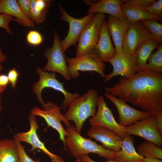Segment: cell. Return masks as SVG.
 <instances>
[{
	"label": "cell",
	"instance_id": "cell-27",
	"mask_svg": "<svg viewBox=\"0 0 162 162\" xmlns=\"http://www.w3.org/2000/svg\"><path fill=\"white\" fill-rule=\"evenodd\" d=\"M143 25L150 31L152 38L159 44L162 42V25L158 21L148 19L141 21Z\"/></svg>",
	"mask_w": 162,
	"mask_h": 162
},
{
	"label": "cell",
	"instance_id": "cell-31",
	"mask_svg": "<svg viewBox=\"0 0 162 162\" xmlns=\"http://www.w3.org/2000/svg\"><path fill=\"white\" fill-rule=\"evenodd\" d=\"M156 1V0H126L125 3L136 8L146 10Z\"/></svg>",
	"mask_w": 162,
	"mask_h": 162
},
{
	"label": "cell",
	"instance_id": "cell-45",
	"mask_svg": "<svg viewBox=\"0 0 162 162\" xmlns=\"http://www.w3.org/2000/svg\"><path fill=\"white\" fill-rule=\"evenodd\" d=\"M3 68V66L1 65V64H0V74H1L0 72L2 71Z\"/></svg>",
	"mask_w": 162,
	"mask_h": 162
},
{
	"label": "cell",
	"instance_id": "cell-29",
	"mask_svg": "<svg viewBox=\"0 0 162 162\" xmlns=\"http://www.w3.org/2000/svg\"><path fill=\"white\" fill-rule=\"evenodd\" d=\"M146 10L151 15L158 19H162V0H156Z\"/></svg>",
	"mask_w": 162,
	"mask_h": 162
},
{
	"label": "cell",
	"instance_id": "cell-22",
	"mask_svg": "<svg viewBox=\"0 0 162 162\" xmlns=\"http://www.w3.org/2000/svg\"><path fill=\"white\" fill-rule=\"evenodd\" d=\"M159 44L152 38L145 41L137 48L134 54L137 65L140 70H145L148 57L152 51L158 48Z\"/></svg>",
	"mask_w": 162,
	"mask_h": 162
},
{
	"label": "cell",
	"instance_id": "cell-21",
	"mask_svg": "<svg viewBox=\"0 0 162 162\" xmlns=\"http://www.w3.org/2000/svg\"><path fill=\"white\" fill-rule=\"evenodd\" d=\"M134 142V139L131 135L123 139L121 149L115 152V160L118 162H144L143 157L135 150Z\"/></svg>",
	"mask_w": 162,
	"mask_h": 162
},
{
	"label": "cell",
	"instance_id": "cell-16",
	"mask_svg": "<svg viewBox=\"0 0 162 162\" xmlns=\"http://www.w3.org/2000/svg\"><path fill=\"white\" fill-rule=\"evenodd\" d=\"M92 52L104 63L112 58L116 55L105 19L102 22L98 40Z\"/></svg>",
	"mask_w": 162,
	"mask_h": 162
},
{
	"label": "cell",
	"instance_id": "cell-40",
	"mask_svg": "<svg viewBox=\"0 0 162 162\" xmlns=\"http://www.w3.org/2000/svg\"><path fill=\"white\" fill-rule=\"evenodd\" d=\"M6 60V56L3 53L0 46V64L5 62Z\"/></svg>",
	"mask_w": 162,
	"mask_h": 162
},
{
	"label": "cell",
	"instance_id": "cell-7",
	"mask_svg": "<svg viewBox=\"0 0 162 162\" xmlns=\"http://www.w3.org/2000/svg\"><path fill=\"white\" fill-rule=\"evenodd\" d=\"M60 38L56 31H54L52 46L45 50L44 57L47 59V62L43 70L49 72L52 71L61 74L67 80L72 78L69 74L64 53L62 50Z\"/></svg>",
	"mask_w": 162,
	"mask_h": 162
},
{
	"label": "cell",
	"instance_id": "cell-15",
	"mask_svg": "<svg viewBox=\"0 0 162 162\" xmlns=\"http://www.w3.org/2000/svg\"><path fill=\"white\" fill-rule=\"evenodd\" d=\"M87 135L102 144L104 148L114 152L121 148L123 139L114 131L100 126H92Z\"/></svg>",
	"mask_w": 162,
	"mask_h": 162
},
{
	"label": "cell",
	"instance_id": "cell-30",
	"mask_svg": "<svg viewBox=\"0 0 162 162\" xmlns=\"http://www.w3.org/2000/svg\"><path fill=\"white\" fill-rule=\"evenodd\" d=\"M26 39L28 44L34 46L40 45L43 40L41 34L35 30L30 31L27 34Z\"/></svg>",
	"mask_w": 162,
	"mask_h": 162
},
{
	"label": "cell",
	"instance_id": "cell-3",
	"mask_svg": "<svg viewBox=\"0 0 162 162\" xmlns=\"http://www.w3.org/2000/svg\"><path fill=\"white\" fill-rule=\"evenodd\" d=\"M99 97L96 90L90 89L71 103L68 107V111L63 115L67 121L74 122L75 130L79 134L85 121L95 115Z\"/></svg>",
	"mask_w": 162,
	"mask_h": 162
},
{
	"label": "cell",
	"instance_id": "cell-24",
	"mask_svg": "<svg viewBox=\"0 0 162 162\" xmlns=\"http://www.w3.org/2000/svg\"><path fill=\"white\" fill-rule=\"evenodd\" d=\"M121 9L125 17L131 22L143 20L152 19L159 20L150 14L146 10L134 8L125 2L122 5Z\"/></svg>",
	"mask_w": 162,
	"mask_h": 162
},
{
	"label": "cell",
	"instance_id": "cell-19",
	"mask_svg": "<svg viewBox=\"0 0 162 162\" xmlns=\"http://www.w3.org/2000/svg\"><path fill=\"white\" fill-rule=\"evenodd\" d=\"M0 14H7L13 16V20L25 27L35 26L34 23L22 11L16 0H0Z\"/></svg>",
	"mask_w": 162,
	"mask_h": 162
},
{
	"label": "cell",
	"instance_id": "cell-2",
	"mask_svg": "<svg viewBox=\"0 0 162 162\" xmlns=\"http://www.w3.org/2000/svg\"><path fill=\"white\" fill-rule=\"evenodd\" d=\"M66 130L68 135L65 138V148L75 158L77 159L81 155L94 153L107 160H115V152L104 148L90 139L83 137L76 130L74 125L67 126Z\"/></svg>",
	"mask_w": 162,
	"mask_h": 162
},
{
	"label": "cell",
	"instance_id": "cell-6",
	"mask_svg": "<svg viewBox=\"0 0 162 162\" xmlns=\"http://www.w3.org/2000/svg\"><path fill=\"white\" fill-rule=\"evenodd\" d=\"M58 5L61 13L60 20L67 22L69 26L67 35L63 40H61L60 42L62 50L64 53L70 46H76L82 32L96 13H88L82 18H76L69 15L59 2L58 3Z\"/></svg>",
	"mask_w": 162,
	"mask_h": 162
},
{
	"label": "cell",
	"instance_id": "cell-9",
	"mask_svg": "<svg viewBox=\"0 0 162 162\" xmlns=\"http://www.w3.org/2000/svg\"><path fill=\"white\" fill-rule=\"evenodd\" d=\"M97 107L95 115L89 120L91 126H100L108 129L114 131L123 139L129 135L126 128L116 121L102 95L99 97Z\"/></svg>",
	"mask_w": 162,
	"mask_h": 162
},
{
	"label": "cell",
	"instance_id": "cell-13",
	"mask_svg": "<svg viewBox=\"0 0 162 162\" xmlns=\"http://www.w3.org/2000/svg\"><path fill=\"white\" fill-rule=\"evenodd\" d=\"M125 128L128 135L142 137L160 148L162 147V135L157 129L154 117L150 116Z\"/></svg>",
	"mask_w": 162,
	"mask_h": 162
},
{
	"label": "cell",
	"instance_id": "cell-1",
	"mask_svg": "<svg viewBox=\"0 0 162 162\" xmlns=\"http://www.w3.org/2000/svg\"><path fill=\"white\" fill-rule=\"evenodd\" d=\"M105 90L154 118L162 111V73L139 70L129 78L121 77Z\"/></svg>",
	"mask_w": 162,
	"mask_h": 162
},
{
	"label": "cell",
	"instance_id": "cell-4",
	"mask_svg": "<svg viewBox=\"0 0 162 162\" xmlns=\"http://www.w3.org/2000/svg\"><path fill=\"white\" fill-rule=\"evenodd\" d=\"M36 71L39 75V79L37 82L34 84L32 89L43 110L48 109L53 104L51 102L45 103L42 98V92L46 88H51L62 93L64 99L61 107L64 110L68 109L71 103L79 97V94L77 93H71L67 91L63 86V83L60 82L56 79L55 73H49L39 67L37 68Z\"/></svg>",
	"mask_w": 162,
	"mask_h": 162
},
{
	"label": "cell",
	"instance_id": "cell-36",
	"mask_svg": "<svg viewBox=\"0 0 162 162\" xmlns=\"http://www.w3.org/2000/svg\"><path fill=\"white\" fill-rule=\"evenodd\" d=\"M154 118L157 129L162 135V111L159 112Z\"/></svg>",
	"mask_w": 162,
	"mask_h": 162
},
{
	"label": "cell",
	"instance_id": "cell-33",
	"mask_svg": "<svg viewBox=\"0 0 162 162\" xmlns=\"http://www.w3.org/2000/svg\"><path fill=\"white\" fill-rule=\"evenodd\" d=\"M15 139L16 142L19 152V162H40L39 160L35 161L30 158L26 154L20 142Z\"/></svg>",
	"mask_w": 162,
	"mask_h": 162
},
{
	"label": "cell",
	"instance_id": "cell-38",
	"mask_svg": "<svg viewBox=\"0 0 162 162\" xmlns=\"http://www.w3.org/2000/svg\"><path fill=\"white\" fill-rule=\"evenodd\" d=\"M82 162H98L92 160L88 155H81L80 157ZM105 162H118L115 160H107Z\"/></svg>",
	"mask_w": 162,
	"mask_h": 162
},
{
	"label": "cell",
	"instance_id": "cell-28",
	"mask_svg": "<svg viewBox=\"0 0 162 162\" xmlns=\"http://www.w3.org/2000/svg\"><path fill=\"white\" fill-rule=\"evenodd\" d=\"M35 0H30V19L37 25L42 24L45 21L47 12H41L35 7Z\"/></svg>",
	"mask_w": 162,
	"mask_h": 162
},
{
	"label": "cell",
	"instance_id": "cell-37",
	"mask_svg": "<svg viewBox=\"0 0 162 162\" xmlns=\"http://www.w3.org/2000/svg\"><path fill=\"white\" fill-rule=\"evenodd\" d=\"M9 82L7 76L0 74V86L6 88Z\"/></svg>",
	"mask_w": 162,
	"mask_h": 162
},
{
	"label": "cell",
	"instance_id": "cell-17",
	"mask_svg": "<svg viewBox=\"0 0 162 162\" xmlns=\"http://www.w3.org/2000/svg\"><path fill=\"white\" fill-rule=\"evenodd\" d=\"M36 116L30 114L28 118L30 125L29 130L26 132L16 134L14 136V138L20 142H23L31 145L32 148L30 151L39 149L50 157L51 159L55 158L58 156L48 150L38 136L37 131L39 126L37 123Z\"/></svg>",
	"mask_w": 162,
	"mask_h": 162
},
{
	"label": "cell",
	"instance_id": "cell-35",
	"mask_svg": "<svg viewBox=\"0 0 162 162\" xmlns=\"http://www.w3.org/2000/svg\"><path fill=\"white\" fill-rule=\"evenodd\" d=\"M19 75V73L15 68L9 70L7 76L13 89L15 87Z\"/></svg>",
	"mask_w": 162,
	"mask_h": 162
},
{
	"label": "cell",
	"instance_id": "cell-20",
	"mask_svg": "<svg viewBox=\"0 0 162 162\" xmlns=\"http://www.w3.org/2000/svg\"><path fill=\"white\" fill-rule=\"evenodd\" d=\"M126 0H102L92 4L88 10V13L107 14L120 18L126 17L123 14L122 5Z\"/></svg>",
	"mask_w": 162,
	"mask_h": 162
},
{
	"label": "cell",
	"instance_id": "cell-39",
	"mask_svg": "<svg viewBox=\"0 0 162 162\" xmlns=\"http://www.w3.org/2000/svg\"><path fill=\"white\" fill-rule=\"evenodd\" d=\"M143 160L144 162H162V160L153 157H143Z\"/></svg>",
	"mask_w": 162,
	"mask_h": 162
},
{
	"label": "cell",
	"instance_id": "cell-41",
	"mask_svg": "<svg viewBox=\"0 0 162 162\" xmlns=\"http://www.w3.org/2000/svg\"><path fill=\"white\" fill-rule=\"evenodd\" d=\"M52 162H66L62 158L58 156L55 158L51 159Z\"/></svg>",
	"mask_w": 162,
	"mask_h": 162
},
{
	"label": "cell",
	"instance_id": "cell-10",
	"mask_svg": "<svg viewBox=\"0 0 162 162\" xmlns=\"http://www.w3.org/2000/svg\"><path fill=\"white\" fill-rule=\"evenodd\" d=\"M152 38L150 32L141 21L131 22L123 38L122 52L128 55L134 54L136 50L141 44Z\"/></svg>",
	"mask_w": 162,
	"mask_h": 162
},
{
	"label": "cell",
	"instance_id": "cell-26",
	"mask_svg": "<svg viewBox=\"0 0 162 162\" xmlns=\"http://www.w3.org/2000/svg\"><path fill=\"white\" fill-rule=\"evenodd\" d=\"M145 70L155 72H162V44L160 43L157 50L148 57Z\"/></svg>",
	"mask_w": 162,
	"mask_h": 162
},
{
	"label": "cell",
	"instance_id": "cell-23",
	"mask_svg": "<svg viewBox=\"0 0 162 162\" xmlns=\"http://www.w3.org/2000/svg\"><path fill=\"white\" fill-rule=\"evenodd\" d=\"M19 154L16 140H0V162H19Z\"/></svg>",
	"mask_w": 162,
	"mask_h": 162
},
{
	"label": "cell",
	"instance_id": "cell-44",
	"mask_svg": "<svg viewBox=\"0 0 162 162\" xmlns=\"http://www.w3.org/2000/svg\"><path fill=\"white\" fill-rule=\"evenodd\" d=\"M1 94H0V113L1 112V111L2 110V104H1Z\"/></svg>",
	"mask_w": 162,
	"mask_h": 162
},
{
	"label": "cell",
	"instance_id": "cell-12",
	"mask_svg": "<svg viewBox=\"0 0 162 162\" xmlns=\"http://www.w3.org/2000/svg\"><path fill=\"white\" fill-rule=\"evenodd\" d=\"M107 62L110 63L113 70L109 74L105 75L104 82L106 83L114 77L120 75L126 78H129L139 70L136 63L134 54L128 55L123 52L116 54Z\"/></svg>",
	"mask_w": 162,
	"mask_h": 162
},
{
	"label": "cell",
	"instance_id": "cell-32",
	"mask_svg": "<svg viewBox=\"0 0 162 162\" xmlns=\"http://www.w3.org/2000/svg\"><path fill=\"white\" fill-rule=\"evenodd\" d=\"M14 19L13 16L9 14H0V27L4 28L8 33L10 34H13V33L9 26V23Z\"/></svg>",
	"mask_w": 162,
	"mask_h": 162
},
{
	"label": "cell",
	"instance_id": "cell-5",
	"mask_svg": "<svg viewBox=\"0 0 162 162\" xmlns=\"http://www.w3.org/2000/svg\"><path fill=\"white\" fill-rule=\"evenodd\" d=\"M105 14L96 13L91 21L84 28L77 42L76 57L91 53L98 40Z\"/></svg>",
	"mask_w": 162,
	"mask_h": 162
},
{
	"label": "cell",
	"instance_id": "cell-8",
	"mask_svg": "<svg viewBox=\"0 0 162 162\" xmlns=\"http://www.w3.org/2000/svg\"><path fill=\"white\" fill-rule=\"evenodd\" d=\"M69 74L71 78H76L80 75V71H94L97 72L103 78L105 74V63L92 52L74 58H66Z\"/></svg>",
	"mask_w": 162,
	"mask_h": 162
},
{
	"label": "cell",
	"instance_id": "cell-14",
	"mask_svg": "<svg viewBox=\"0 0 162 162\" xmlns=\"http://www.w3.org/2000/svg\"><path fill=\"white\" fill-rule=\"evenodd\" d=\"M104 95L116 107L119 114L118 123L123 127L130 126L150 116L147 113L132 107L123 100L110 93L106 92Z\"/></svg>",
	"mask_w": 162,
	"mask_h": 162
},
{
	"label": "cell",
	"instance_id": "cell-18",
	"mask_svg": "<svg viewBox=\"0 0 162 162\" xmlns=\"http://www.w3.org/2000/svg\"><path fill=\"white\" fill-rule=\"evenodd\" d=\"M106 22L115 46L116 54L121 53L123 38L131 22L126 18H120L110 15Z\"/></svg>",
	"mask_w": 162,
	"mask_h": 162
},
{
	"label": "cell",
	"instance_id": "cell-25",
	"mask_svg": "<svg viewBox=\"0 0 162 162\" xmlns=\"http://www.w3.org/2000/svg\"><path fill=\"white\" fill-rule=\"evenodd\" d=\"M137 153L143 157H153L162 159V149L152 142L146 140L137 147Z\"/></svg>",
	"mask_w": 162,
	"mask_h": 162
},
{
	"label": "cell",
	"instance_id": "cell-34",
	"mask_svg": "<svg viewBox=\"0 0 162 162\" xmlns=\"http://www.w3.org/2000/svg\"><path fill=\"white\" fill-rule=\"evenodd\" d=\"M17 2L22 11L30 19V0H18Z\"/></svg>",
	"mask_w": 162,
	"mask_h": 162
},
{
	"label": "cell",
	"instance_id": "cell-43",
	"mask_svg": "<svg viewBox=\"0 0 162 162\" xmlns=\"http://www.w3.org/2000/svg\"><path fill=\"white\" fill-rule=\"evenodd\" d=\"M75 162H82V161L80 158L79 157L76 159Z\"/></svg>",
	"mask_w": 162,
	"mask_h": 162
},
{
	"label": "cell",
	"instance_id": "cell-11",
	"mask_svg": "<svg viewBox=\"0 0 162 162\" xmlns=\"http://www.w3.org/2000/svg\"><path fill=\"white\" fill-rule=\"evenodd\" d=\"M61 107L56 104H53L48 109L42 110L38 107L32 109L30 114L35 116H38L43 118L46 121L47 127H50L56 130L58 132L60 139L62 141L66 149L65 144V138L68 133L62 125V121L66 127L71 124L61 112Z\"/></svg>",
	"mask_w": 162,
	"mask_h": 162
},
{
	"label": "cell",
	"instance_id": "cell-42",
	"mask_svg": "<svg viewBox=\"0 0 162 162\" xmlns=\"http://www.w3.org/2000/svg\"><path fill=\"white\" fill-rule=\"evenodd\" d=\"M6 88L0 86V94H1V93L3 92L4 91V90L6 89Z\"/></svg>",
	"mask_w": 162,
	"mask_h": 162
}]
</instances>
